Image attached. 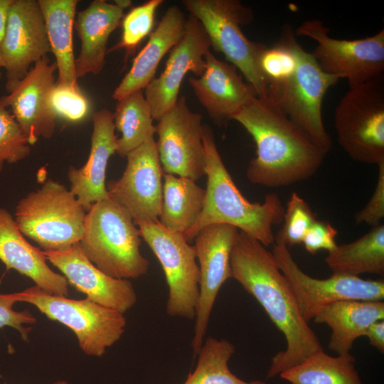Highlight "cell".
<instances>
[{"mask_svg": "<svg viewBox=\"0 0 384 384\" xmlns=\"http://www.w3.org/2000/svg\"><path fill=\"white\" fill-rule=\"evenodd\" d=\"M16 302L35 306L49 319L68 327L86 355L101 357L117 342L127 325L124 314L97 304L87 298L69 299L32 286L21 292L6 294Z\"/></svg>", "mask_w": 384, "mask_h": 384, "instance_id": "obj_8", "label": "cell"}, {"mask_svg": "<svg viewBox=\"0 0 384 384\" xmlns=\"http://www.w3.org/2000/svg\"><path fill=\"white\" fill-rule=\"evenodd\" d=\"M295 66V56L282 35L273 46H267L261 54L260 67L268 83L269 92L287 80Z\"/></svg>", "mask_w": 384, "mask_h": 384, "instance_id": "obj_35", "label": "cell"}, {"mask_svg": "<svg viewBox=\"0 0 384 384\" xmlns=\"http://www.w3.org/2000/svg\"><path fill=\"white\" fill-rule=\"evenodd\" d=\"M86 210L62 183L48 179L16 206L21 233L44 251L61 250L81 240Z\"/></svg>", "mask_w": 384, "mask_h": 384, "instance_id": "obj_7", "label": "cell"}, {"mask_svg": "<svg viewBox=\"0 0 384 384\" xmlns=\"http://www.w3.org/2000/svg\"><path fill=\"white\" fill-rule=\"evenodd\" d=\"M91 146L86 163L80 168L69 167L70 191L83 208L88 211L96 202L110 196L106 188V171L109 159L117 151V136L113 114L102 109L92 114Z\"/></svg>", "mask_w": 384, "mask_h": 384, "instance_id": "obj_21", "label": "cell"}, {"mask_svg": "<svg viewBox=\"0 0 384 384\" xmlns=\"http://www.w3.org/2000/svg\"><path fill=\"white\" fill-rule=\"evenodd\" d=\"M272 253L289 282L302 315L308 323L322 308L337 302L383 301V280L363 279L359 276L336 273L326 279H317L300 269L284 244L274 242Z\"/></svg>", "mask_w": 384, "mask_h": 384, "instance_id": "obj_12", "label": "cell"}, {"mask_svg": "<svg viewBox=\"0 0 384 384\" xmlns=\"http://www.w3.org/2000/svg\"><path fill=\"white\" fill-rule=\"evenodd\" d=\"M30 153V145L20 125L0 101V172L5 163H17Z\"/></svg>", "mask_w": 384, "mask_h": 384, "instance_id": "obj_34", "label": "cell"}, {"mask_svg": "<svg viewBox=\"0 0 384 384\" xmlns=\"http://www.w3.org/2000/svg\"><path fill=\"white\" fill-rule=\"evenodd\" d=\"M4 65H5L4 60L1 50H0V68H4Z\"/></svg>", "mask_w": 384, "mask_h": 384, "instance_id": "obj_43", "label": "cell"}, {"mask_svg": "<svg viewBox=\"0 0 384 384\" xmlns=\"http://www.w3.org/2000/svg\"><path fill=\"white\" fill-rule=\"evenodd\" d=\"M233 120L256 145L246 171L252 183L279 188L306 181L319 171L327 154L270 97H254Z\"/></svg>", "mask_w": 384, "mask_h": 384, "instance_id": "obj_2", "label": "cell"}, {"mask_svg": "<svg viewBox=\"0 0 384 384\" xmlns=\"http://www.w3.org/2000/svg\"><path fill=\"white\" fill-rule=\"evenodd\" d=\"M0 50L5 64V87L9 93L27 75L31 65L50 52L38 0H14Z\"/></svg>", "mask_w": 384, "mask_h": 384, "instance_id": "obj_16", "label": "cell"}, {"mask_svg": "<svg viewBox=\"0 0 384 384\" xmlns=\"http://www.w3.org/2000/svg\"><path fill=\"white\" fill-rule=\"evenodd\" d=\"M0 260L6 269L15 270L46 292L57 296L68 295L65 277L50 269L43 250L26 240L12 215L1 207Z\"/></svg>", "mask_w": 384, "mask_h": 384, "instance_id": "obj_22", "label": "cell"}, {"mask_svg": "<svg viewBox=\"0 0 384 384\" xmlns=\"http://www.w3.org/2000/svg\"><path fill=\"white\" fill-rule=\"evenodd\" d=\"M50 105L56 118L69 122L83 121L91 112V103L81 89L55 83L50 94Z\"/></svg>", "mask_w": 384, "mask_h": 384, "instance_id": "obj_36", "label": "cell"}, {"mask_svg": "<svg viewBox=\"0 0 384 384\" xmlns=\"http://www.w3.org/2000/svg\"><path fill=\"white\" fill-rule=\"evenodd\" d=\"M13 2L14 0H0V43L6 31L9 13Z\"/></svg>", "mask_w": 384, "mask_h": 384, "instance_id": "obj_41", "label": "cell"}, {"mask_svg": "<svg viewBox=\"0 0 384 384\" xmlns=\"http://www.w3.org/2000/svg\"><path fill=\"white\" fill-rule=\"evenodd\" d=\"M163 2V0H149L132 8L122 20L121 40L107 53L124 48L127 56L132 54L139 43L151 34L156 11Z\"/></svg>", "mask_w": 384, "mask_h": 384, "instance_id": "obj_32", "label": "cell"}, {"mask_svg": "<svg viewBox=\"0 0 384 384\" xmlns=\"http://www.w3.org/2000/svg\"><path fill=\"white\" fill-rule=\"evenodd\" d=\"M125 157L122 176L106 184L108 195L134 221L156 222L161 210L164 172L154 137Z\"/></svg>", "mask_w": 384, "mask_h": 384, "instance_id": "obj_15", "label": "cell"}, {"mask_svg": "<svg viewBox=\"0 0 384 384\" xmlns=\"http://www.w3.org/2000/svg\"><path fill=\"white\" fill-rule=\"evenodd\" d=\"M239 230L228 224L216 223L201 228L193 241L199 267V293L197 301L193 353L197 356L205 341L210 314L218 292L232 278L230 255Z\"/></svg>", "mask_w": 384, "mask_h": 384, "instance_id": "obj_13", "label": "cell"}, {"mask_svg": "<svg viewBox=\"0 0 384 384\" xmlns=\"http://www.w3.org/2000/svg\"><path fill=\"white\" fill-rule=\"evenodd\" d=\"M186 23L184 14L178 6L167 9L148 42L134 59L131 68L114 89V100L118 101L146 88L155 78L163 57L181 39Z\"/></svg>", "mask_w": 384, "mask_h": 384, "instance_id": "obj_23", "label": "cell"}, {"mask_svg": "<svg viewBox=\"0 0 384 384\" xmlns=\"http://www.w3.org/2000/svg\"><path fill=\"white\" fill-rule=\"evenodd\" d=\"M141 235L133 218L111 198L94 203L85 215L79 242L86 257L115 279H137L149 262L140 252Z\"/></svg>", "mask_w": 384, "mask_h": 384, "instance_id": "obj_4", "label": "cell"}, {"mask_svg": "<svg viewBox=\"0 0 384 384\" xmlns=\"http://www.w3.org/2000/svg\"><path fill=\"white\" fill-rule=\"evenodd\" d=\"M134 222L163 269L169 288L167 314L194 319L200 278L194 246L183 234L165 228L159 221Z\"/></svg>", "mask_w": 384, "mask_h": 384, "instance_id": "obj_11", "label": "cell"}, {"mask_svg": "<svg viewBox=\"0 0 384 384\" xmlns=\"http://www.w3.org/2000/svg\"><path fill=\"white\" fill-rule=\"evenodd\" d=\"M383 319V301L344 300L324 306L314 320L331 329L329 348L337 355H345L350 353L354 341L364 336L372 324Z\"/></svg>", "mask_w": 384, "mask_h": 384, "instance_id": "obj_25", "label": "cell"}, {"mask_svg": "<svg viewBox=\"0 0 384 384\" xmlns=\"http://www.w3.org/2000/svg\"><path fill=\"white\" fill-rule=\"evenodd\" d=\"M113 121L121 137L117 139V151L122 157L139 146L156 133L150 107L143 90L117 101Z\"/></svg>", "mask_w": 384, "mask_h": 384, "instance_id": "obj_30", "label": "cell"}, {"mask_svg": "<svg viewBox=\"0 0 384 384\" xmlns=\"http://www.w3.org/2000/svg\"><path fill=\"white\" fill-rule=\"evenodd\" d=\"M279 375L290 384H362L351 353L331 356L323 349Z\"/></svg>", "mask_w": 384, "mask_h": 384, "instance_id": "obj_29", "label": "cell"}, {"mask_svg": "<svg viewBox=\"0 0 384 384\" xmlns=\"http://www.w3.org/2000/svg\"><path fill=\"white\" fill-rule=\"evenodd\" d=\"M378 166L375 188L368 203L355 215L356 224L365 223L373 227L380 224L384 217V161Z\"/></svg>", "mask_w": 384, "mask_h": 384, "instance_id": "obj_37", "label": "cell"}, {"mask_svg": "<svg viewBox=\"0 0 384 384\" xmlns=\"http://www.w3.org/2000/svg\"><path fill=\"white\" fill-rule=\"evenodd\" d=\"M15 303L6 294H0V328L6 326L13 327L20 333L24 341H28L31 328L24 327L23 324H33L36 319L28 310H14L12 307Z\"/></svg>", "mask_w": 384, "mask_h": 384, "instance_id": "obj_39", "label": "cell"}, {"mask_svg": "<svg viewBox=\"0 0 384 384\" xmlns=\"http://www.w3.org/2000/svg\"><path fill=\"white\" fill-rule=\"evenodd\" d=\"M281 35L295 56L296 66L287 80L270 91L268 97L329 153L332 141L324 124L322 102L328 90L338 80L322 70L311 53L299 44L291 26H284Z\"/></svg>", "mask_w": 384, "mask_h": 384, "instance_id": "obj_6", "label": "cell"}, {"mask_svg": "<svg viewBox=\"0 0 384 384\" xmlns=\"http://www.w3.org/2000/svg\"><path fill=\"white\" fill-rule=\"evenodd\" d=\"M206 68L188 82L198 100L214 123L225 125L254 97L253 87L245 82L233 65L217 58L210 50L205 55Z\"/></svg>", "mask_w": 384, "mask_h": 384, "instance_id": "obj_20", "label": "cell"}, {"mask_svg": "<svg viewBox=\"0 0 384 384\" xmlns=\"http://www.w3.org/2000/svg\"><path fill=\"white\" fill-rule=\"evenodd\" d=\"M365 336L369 343L380 353L384 352V321L379 320L372 324L366 330Z\"/></svg>", "mask_w": 384, "mask_h": 384, "instance_id": "obj_40", "label": "cell"}, {"mask_svg": "<svg viewBox=\"0 0 384 384\" xmlns=\"http://www.w3.org/2000/svg\"><path fill=\"white\" fill-rule=\"evenodd\" d=\"M329 31L319 19L306 20L294 31L297 36L316 42L311 53L324 73L338 80H346L349 87L383 75V29L353 40L333 38Z\"/></svg>", "mask_w": 384, "mask_h": 384, "instance_id": "obj_10", "label": "cell"}, {"mask_svg": "<svg viewBox=\"0 0 384 384\" xmlns=\"http://www.w3.org/2000/svg\"><path fill=\"white\" fill-rule=\"evenodd\" d=\"M232 278L263 307L283 334L287 346L272 358L267 378H274L322 350L316 334L303 318L287 277L272 252L239 231L230 255Z\"/></svg>", "mask_w": 384, "mask_h": 384, "instance_id": "obj_1", "label": "cell"}, {"mask_svg": "<svg viewBox=\"0 0 384 384\" xmlns=\"http://www.w3.org/2000/svg\"><path fill=\"white\" fill-rule=\"evenodd\" d=\"M333 273L358 276L384 274V225L373 226L356 240L337 245L324 259Z\"/></svg>", "mask_w": 384, "mask_h": 384, "instance_id": "obj_27", "label": "cell"}, {"mask_svg": "<svg viewBox=\"0 0 384 384\" xmlns=\"http://www.w3.org/2000/svg\"><path fill=\"white\" fill-rule=\"evenodd\" d=\"M205 193V189L192 179L164 174L158 221L165 228L184 235L198 218Z\"/></svg>", "mask_w": 384, "mask_h": 384, "instance_id": "obj_28", "label": "cell"}, {"mask_svg": "<svg viewBox=\"0 0 384 384\" xmlns=\"http://www.w3.org/2000/svg\"><path fill=\"white\" fill-rule=\"evenodd\" d=\"M43 252L68 283L90 300L122 314L136 304L137 296L131 281L105 274L86 257L79 242L64 250Z\"/></svg>", "mask_w": 384, "mask_h": 384, "instance_id": "obj_19", "label": "cell"}, {"mask_svg": "<svg viewBox=\"0 0 384 384\" xmlns=\"http://www.w3.org/2000/svg\"><path fill=\"white\" fill-rule=\"evenodd\" d=\"M234 352L235 346L229 341L208 338L197 354L195 370L183 384H267L258 380L245 381L234 375L228 367Z\"/></svg>", "mask_w": 384, "mask_h": 384, "instance_id": "obj_31", "label": "cell"}, {"mask_svg": "<svg viewBox=\"0 0 384 384\" xmlns=\"http://www.w3.org/2000/svg\"><path fill=\"white\" fill-rule=\"evenodd\" d=\"M53 384H70V383L66 380H58L53 383Z\"/></svg>", "mask_w": 384, "mask_h": 384, "instance_id": "obj_44", "label": "cell"}, {"mask_svg": "<svg viewBox=\"0 0 384 384\" xmlns=\"http://www.w3.org/2000/svg\"><path fill=\"white\" fill-rule=\"evenodd\" d=\"M114 4L117 5L119 8L124 9L129 7L132 4V1L130 0H116L114 1Z\"/></svg>", "mask_w": 384, "mask_h": 384, "instance_id": "obj_42", "label": "cell"}, {"mask_svg": "<svg viewBox=\"0 0 384 384\" xmlns=\"http://www.w3.org/2000/svg\"><path fill=\"white\" fill-rule=\"evenodd\" d=\"M334 118L338 142L351 159L384 161V75L349 87Z\"/></svg>", "mask_w": 384, "mask_h": 384, "instance_id": "obj_9", "label": "cell"}, {"mask_svg": "<svg viewBox=\"0 0 384 384\" xmlns=\"http://www.w3.org/2000/svg\"><path fill=\"white\" fill-rule=\"evenodd\" d=\"M1 73L0 72V79H1Z\"/></svg>", "mask_w": 384, "mask_h": 384, "instance_id": "obj_45", "label": "cell"}, {"mask_svg": "<svg viewBox=\"0 0 384 384\" xmlns=\"http://www.w3.org/2000/svg\"><path fill=\"white\" fill-rule=\"evenodd\" d=\"M210 42L201 23L189 15L181 39L169 51L163 72L144 89L152 118L159 121L176 103L181 85L188 72L200 77L206 68L205 55Z\"/></svg>", "mask_w": 384, "mask_h": 384, "instance_id": "obj_17", "label": "cell"}, {"mask_svg": "<svg viewBox=\"0 0 384 384\" xmlns=\"http://www.w3.org/2000/svg\"><path fill=\"white\" fill-rule=\"evenodd\" d=\"M45 21L50 52L55 58V83L80 89L75 72L73 28L78 0H38Z\"/></svg>", "mask_w": 384, "mask_h": 384, "instance_id": "obj_26", "label": "cell"}, {"mask_svg": "<svg viewBox=\"0 0 384 384\" xmlns=\"http://www.w3.org/2000/svg\"><path fill=\"white\" fill-rule=\"evenodd\" d=\"M56 70L55 62L50 63L48 56H45L31 68L11 92L0 97L5 107H11L29 145L41 137L49 139L54 133L56 116L50 98Z\"/></svg>", "mask_w": 384, "mask_h": 384, "instance_id": "obj_18", "label": "cell"}, {"mask_svg": "<svg viewBox=\"0 0 384 384\" xmlns=\"http://www.w3.org/2000/svg\"><path fill=\"white\" fill-rule=\"evenodd\" d=\"M316 220L309 203L297 193H292L284 208L283 225L274 237V242H282L288 248L302 244Z\"/></svg>", "mask_w": 384, "mask_h": 384, "instance_id": "obj_33", "label": "cell"}, {"mask_svg": "<svg viewBox=\"0 0 384 384\" xmlns=\"http://www.w3.org/2000/svg\"><path fill=\"white\" fill-rule=\"evenodd\" d=\"M123 17L122 9L105 0H94L77 14L74 28L80 40V51L75 58L78 78L102 70L108 39Z\"/></svg>", "mask_w": 384, "mask_h": 384, "instance_id": "obj_24", "label": "cell"}, {"mask_svg": "<svg viewBox=\"0 0 384 384\" xmlns=\"http://www.w3.org/2000/svg\"><path fill=\"white\" fill-rule=\"evenodd\" d=\"M203 144L207 186L202 210L195 225L183 235L191 243L203 227L216 223L236 227L266 247L274 242L272 226L283 221L284 207L271 193L262 203L250 202L240 193L218 152L211 128L203 124Z\"/></svg>", "mask_w": 384, "mask_h": 384, "instance_id": "obj_3", "label": "cell"}, {"mask_svg": "<svg viewBox=\"0 0 384 384\" xmlns=\"http://www.w3.org/2000/svg\"><path fill=\"white\" fill-rule=\"evenodd\" d=\"M182 4L203 26L210 46L236 67L257 97L269 94L268 83L260 67L267 45L249 40L241 26L250 23L253 13L238 0H183Z\"/></svg>", "mask_w": 384, "mask_h": 384, "instance_id": "obj_5", "label": "cell"}, {"mask_svg": "<svg viewBox=\"0 0 384 384\" xmlns=\"http://www.w3.org/2000/svg\"><path fill=\"white\" fill-rule=\"evenodd\" d=\"M202 115L192 112L184 96L158 121L156 142L164 174L197 181L206 175Z\"/></svg>", "mask_w": 384, "mask_h": 384, "instance_id": "obj_14", "label": "cell"}, {"mask_svg": "<svg viewBox=\"0 0 384 384\" xmlns=\"http://www.w3.org/2000/svg\"><path fill=\"white\" fill-rule=\"evenodd\" d=\"M338 230L328 221L316 220L305 235L302 244L311 255L320 250H332L336 245Z\"/></svg>", "mask_w": 384, "mask_h": 384, "instance_id": "obj_38", "label": "cell"}]
</instances>
